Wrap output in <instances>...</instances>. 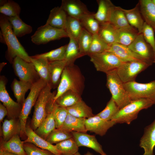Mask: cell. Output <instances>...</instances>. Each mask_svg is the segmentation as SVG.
I'll return each mask as SVG.
<instances>
[{
	"instance_id": "obj_1",
	"label": "cell",
	"mask_w": 155,
	"mask_h": 155,
	"mask_svg": "<svg viewBox=\"0 0 155 155\" xmlns=\"http://www.w3.org/2000/svg\"><path fill=\"white\" fill-rule=\"evenodd\" d=\"M0 27L7 47L5 57L12 63L14 59L18 57L24 60L31 62L30 56L20 44L14 33L8 17L2 14L0 16Z\"/></svg>"
},
{
	"instance_id": "obj_2",
	"label": "cell",
	"mask_w": 155,
	"mask_h": 155,
	"mask_svg": "<svg viewBox=\"0 0 155 155\" xmlns=\"http://www.w3.org/2000/svg\"><path fill=\"white\" fill-rule=\"evenodd\" d=\"M84 87V78L80 68L74 63L67 64L61 74L54 98V102L61 94L68 90L73 91L81 96Z\"/></svg>"
},
{
	"instance_id": "obj_3",
	"label": "cell",
	"mask_w": 155,
	"mask_h": 155,
	"mask_svg": "<svg viewBox=\"0 0 155 155\" xmlns=\"http://www.w3.org/2000/svg\"><path fill=\"white\" fill-rule=\"evenodd\" d=\"M51 85L47 84L42 90L34 105L32 121V128L35 130L52 110L55 106L56 94L51 92Z\"/></svg>"
},
{
	"instance_id": "obj_4",
	"label": "cell",
	"mask_w": 155,
	"mask_h": 155,
	"mask_svg": "<svg viewBox=\"0 0 155 155\" xmlns=\"http://www.w3.org/2000/svg\"><path fill=\"white\" fill-rule=\"evenodd\" d=\"M155 104L154 102L148 98L131 100L128 104L119 109L111 120L117 123L129 124L137 118L139 112Z\"/></svg>"
},
{
	"instance_id": "obj_5",
	"label": "cell",
	"mask_w": 155,
	"mask_h": 155,
	"mask_svg": "<svg viewBox=\"0 0 155 155\" xmlns=\"http://www.w3.org/2000/svg\"><path fill=\"white\" fill-rule=\"evenodd\" d=\"M106 74V86L111 94V98L120 109L131 100L124 88L123 83L118 76L116 69Z\"/></svg>"
},
{
	"instance_id": "obj_6",
	"label": "cell",
	"mask_w": 155,
	"mask_h": 155,
	"mask_svg": "<svg viewBox=\"0 0 155 155\" xmlns=\"http://www.w3.org/2000/svg\"><path fill=\"white\" fill-rule=\"evenodd\" d=\"M47 84L43 80L40 79L33 84L29 93L22 104L19 118L21 126L20 135H25L26 122L32 107L34 106L40 92Z\"/></svg>"
},
{
	"instance_id": "obj_7",
	"label": "cell",
	"mask_w": 155,
	"mask_h": 155,
	"mask_svg": "<svg viewBox=\"0 0 155 155\" xmlns=\"http://www.w3.org/2000/svg\"><path fill=\"white\" fill-rule=\"evenodd\" d=\"M96 70L106 74L116 69L124 62L113 53L106 51L89 56Z\"/></svg>"
},
{
	"instance_id": "obj_8",
	"label": "cell",
	"mask_w": 155,
	"mask_h": 155,
	"mask_svg": "<svg viewBox=\"0 0 155 155\" xmlns=\"http://www.w3.org/2000/svg\"><path fill=\"white\" fill-rule=\"evenodd\" d=\"M123 85L131 100L148 98L155 103V80L146 83L134 81L123 83Z\"/></svg>"
},
{
	"instance_id": "obj_9",
	"label": "cell",
	"mask_w": 155,
	"mask_h": 155,
	"mask_svg": "<svg viewBox=\"0 0 155 155\" xmlns=\"http://www.w3.org/2000/svg\"><path fill=\"white\" fill-rule=\"evenodd\" d=\"M67 37L68 36L64 30L53 27L46 24L39 27L31 37L33 43L39 45Z\"/></svg>"
},
{
	"instance_id": "obj_10",
	"label": "cell",
	"mask_w": 155,
	"mask_h": 155,
	"mask_svg": "<svg viewBox=\"0 0 155 155\" xmlns=\"http://www.w3.org/2000/svg\"><path fill=\"white\" fill-rule=\"evenodd\" d=\"M12 64L15 73L20 80L33 84L40 79L31 62H27L16 57Z\"/></svg>"
},
{
	"instance_id": "obj_11",
	"label": "cell",
	"mask_w": 155,
	"mask_h": 155,
	"mask_svg": "<svg viewBox=\"0 0 155 155\" xmlns=\"http://www.w3.org/2000/svg\"><path fill=\"white\" fill-rule=\"evenodd\" d=\"M150 65L144 62H124L116 69L117 73L123 83L135 81L137 75Z\"/></svg>"
},
{
	"instance_id": "obj_12",
	"label": "cell",
	"mask_w": 155,
	"mask_h": 155,
	"mask_svg": "<svg viewBox=\"0 0 155 155\" xmlns=\"http://www.w3.org/2000/svg\"><path fill=\"white\" fill-rule=\"evenodd\" d=\"M6 80L4 76H0V100L7 110L9 119L19 118L22 105L14 101L10 97L6 89Z\"/></svg>"
},
{
	"instance_id": "obj_13",
	"label": "cell",
	"mask_w": 155,
	"mask_h": 155,
	"mask_svg": "<svg viewBox=\"0 0 155 155\" xmlns=\"http://www.w3.org/2000/svg\"><path fill=\"white\" fill-rule=\"evenodd\" d=\"M128 46L134 52L144 58L151 65L155 63L154 51L144 39L142 33L139 34L133 42Z\"/></svg>"
},
{
	"instance_id": "obj_14",
	"label": "cell",
	"mask_w": 155,
	"mask_h": 155,
	"mask_svg": "<svg viewBox=\"0 0 155 155\" xmlns=\"http://www.w3.org/2000/svg\"><path fill=\"white\" fill-rule=\"evenodd\" d=\"M116 123L114 121L104 120L96 115L86 119L85 125L87 131L100 136L104 135L108 130Z\"/></svg>"
},
{
	"instance_id": "obj_15",
	"label": "cell",
	"mask_w": 155,
	"mask_h": 155,
	"mask_svg": "<svg viewBox=\"0 0 155 155\" xmlns=\"http://www.w3.org/2000/svg\"><path fill=\"white\" fill-rule=\"evenodd\" d=\"M107 51L114 53L124 62L142 61L151 65L145 59L132 51L128 46L118 43H115L110 45Z\"/></svg>"
},
{
	"instance_id": "obj_16",
	"label": "cell",
	"mask_w": 155,
	"mask_h": 155,
	"mask_svg": "<svg viewBox=\"0 0 155 155\" xmlns=\"http://www.w3.org/2000/svg\"><path fill=\"white\" fill-rule=\"evenodd\" d=\"M60 6L68 16L79 20L91 12L86 6L80 0H62Z\"/></svg>"
},
{
	"instance_id": "obj_17",
	"label": "cell",
	"mask_w": 155,
	"mask_h": 155,
	"mask_svg": "<svg viewBox=\"0 0 155 155\" xmlns=\"http://www.w3.org/2000/svg\"><path fill=\"white\" fill-rule=\"evenodd\" d=\"M26 139L23 143H32L37 147L48 150L55 155H62L55 145L48 142L38 135L29 125H26L25 130Z\"/></svg>"
},
{
	"instance_id": "obj_18",
	"label": "cell",
	"mask_w": 155,
	"mask_h": 155,
	"mask_svg": "<svg viewBox=\"0 0 155 155\" xmlns=\"http://www.w3.org/2000/svg\"><path fill=\"white\" fill-rule=\"evenodd\" d=\"M73 137L78 147L84 146L92 149L101 155H107L95 136L86 133L71 132Z\"/></svg>"
},
{
	"instance_id": "obj_19",
	"label": "cell",
	"mask_w": 155,
	"mask_h": 155,
	"mask_svg": "<svg viewBox=\"0 0 155 155\" xmlns=\"http://www.w3.org/2000/svg\"><path fill=\"white\" fill-rule=\"evenodd\" d=\"M140 146L143 149L142 155H154L155 146V119L144 129V134L140 139Z\"/></svg>"
},
{
	"instance_id": "obj_20",
	"label": "cell",
	"mask_w": 155,
	"mask_h": 155,
	"mask_svg": "<svg viewBox=\"0 0 155 155\" xmlns=\"http://www.w3.org/2000/svg\"><path fill=\"white\" fill-rule=\"evenodd\" d=\"M67 16L61 6L55 7L51 10L46 24L53 27L64 30Z\"/></svg>"
},
{
	"instance_id": "obj_21",
	"label": "cell",
	"mask_w": 155,
	"mask_h": 155,
	"mask_svg": "<svg viewBox=\"0 0 155 155\" xmlns=\"http://www.w3.org/2000/svg\"><path fill=\"white\" fill-rule=\"evenodd\" d=\"M127 19L130 26L141 33L145 22L141 14L138 3L133 8L130 9L123 8Z\"/></svg>"
},
{
	"instance_id": "obj_22",
	"label": "cell",
	"mask_w": 155,
	"mask_h": 155,
	"mask_svg": "<svg viewBox=\"0 0 155 155\" xmlns=\"http://www.w3.org/2000/svg\"><path fill=\"white\" fill-rule=\"evenodd\" d=\"M98 9L94 13L96 19L100 24L109 22L112 11L115 7L110 0H97Z\"/></svg>"
},
{
	"instance_id": "obj_23",
	"label": "cell",
	"mask_w": 155,
	"mask_h": 155,
	"mask_svg": "<svg viewBox=\"0 0 155 155\" xmlns=\"http://www.w3.org/2000/svg\"><path fill=\"white\" fill-rule=\"evenodd\" d=\"M140 11L145 22L155 29V5L152 0H140Z\"/></svg>"
},
{
	"instance_id": "obj_24",
	"label": "cell",
	"mask_w": 155,
	"mask_h": 155,
	"mask_svg": "<svg viewBox=\"0 0 155 155\" xmlns=\"http://www.w3.org/2000/svg\"><path fill=\"white\" fill-rule=\"evenodd\" d=\"M3 141H7L16 134L20 135L21 126L19 118L5 119L2 126Z\"/></svg>"
},
{
	"instance_id": "obj_25",
	"label": "cell",
	"mask_w": 155,
	"mask_h": 155,
	"mask_svg": "<svg viewBox=\"0 0 155 155\" xmlns=\"http://www.w3.org/2000/svg\"><path fill=\"white\" fill-rule=\"evenodd\" d=\"M139 34L136 29L131 26L117 29L116 43L128 46Z\"/></svg>"
},
{
	"instance_id": "obj_26",
	"label": "cell",
	"mask_w": 155,
	"mask_h": 155,
	"mask_svg": "<svg viewBox=\"0 0 155 155\" xmlns=\"http://www.w3.org/2000/svg\"><path fill=\"white\" fill-rule=\"evenodd\" d=\"M19 135H15L7 141H3L1 144L0 150L18 155H27L24 148V143L21 141Z\"/></svg>"
},
{
	"instance_id": "obj_27",
	"label": "cell",
	"mask_w": 155,
	"mask_h": 155,
	"mask_svg": "<svg viewBox=\"0 0 155 155\" xmlns=\"http://www.w3.org/2000/svg\"><path fill=\"white\" fill-rule=\"evenodd\" d=\"M86 118L77 117L68 114L61 128L70 132L86 133Z\"/></svg>"
},
{
	"instance_id": "obj_28",
	"label": "cell",
	"mask_w": 155,
	"mask_h": 155,
	"mask_svg": "<svg viewBox=\"0 0 155 155\" xmlns=\"http://www.w3.org/2000/svg\"><path fill=\"white\" fill-rule=\"evenodd\" d=\"M67 64L65 60L49 62V70L52 88L59 84L63 71Z\"/></svg>"
},
{
	"instance_id": "obj_29",
	"label": "cell",
	"mask_w": 155,
	"mask_h": 155,
	"mask_svg": "<svg viewBox=\"0 0 155 155\" xmlns=\"http://www.w3.org/2000/svg\"><path fill=\"white\" fill-rule=\"evenodd\" d=\"M33 84L14 79L11 84V88L17 102L22 105L25 99V94L30 89Z\"/></svg>"
},
{
	"instance_id": "obj_30",
	"label": "cell",
	"mask_w": 155,
	"mask_h": 155,
	"mask_svg": "<svg viewBox=\"0 0 155 155\" xmlns=\"http://www.w3.org/2000/svg\"><path fill=\"white\" fill-rule=\"evenodd\" d=\"M53 109L48 113L44 119L34 131L38 135L45 140L50 133L56 128Z\"/></svg>"
},
{
	"instance_id": "obj_31",
	"label": "cell",
	"mask_w": 155,
	"mask_h": 155,
	"mask_svg": "<svg viewBox=\"0 0 155 155\" xmlns=\"http://www.w3.org/2000/svg\"><path fill=\"white\" fill-rule=\"evenodd\" d=\"M66 108L69 114L77 117L87 119L95 115L91 108L82 100Z\"/></svg>"
},
{
	"instance_id": "obj_32",
	"label": "cell",
	"mask_w": 155,
	"mask_h": 155,
	"mask_svg": "<svg viewBox=\"0 0 155 155\" xmlns=\"http://www.w3.org/2000/svg\"><path fill=\"white\" fill-rule=\"evenodd\" d=\"M30 57L31 62L33 64L40 78L45 81L47 84L51 85L48 67L49 62L45 59L31 56Z\"/></svg>"
},
{
	"instance_id": "obj_33",
	"label": "cell",
	"mask_w": 155,
	"mask_h": 155,
	"mask_svg": "<svg viewBox=\"0 0 155 155\" xmlns=\"http://www.w3.org/2000/svg\"><path fill=\"white\" fill-rule=\"evenodd\" d=\"M13 32L17 37H21L31 33L32 28L31 26L24 23L20 16L8 17Z\"/></svg>"
},
{
	"instance_id": "obj_34",
	"label": "cell",
	"mask_w": 155,
	"mask_h": 155,
	"mask_svg": "<svg viewBox=\"0 0 155 155\" xmlns=\"http://www.w3.org/2000/svg\"><path fill=\"white\" fill-rule=\"evenodd\" d=\"M83 28L79 20L67 16L64 30L68 37L72 38L78 42Z\"/></svg>"
},
{
	"instance_id": "obj_35",
	"label": "cell",
	"mask_w": 155,
	"mask_h": 155,
	"mask_svg": "<svg viewBox=\"0 0 155 155\" xmlns=\"http://www.w3.org/2000/svg\"><path fill=\"white\" fill-rule=\"evenodd\" d=\"M117 29L109 22L100 24L98 34L109 45L116 43Z\"/></svg>"
},
{
	"instance_id": "obj_36",
	"label": "cell",
	"mask_w": 155,
	"mask_h": 155,
	"mask_svg": "<svg viewBox=\"0 0 155 155\" xmlns=\"http://www.w3.org/2000/svg\"><path fill=\"white\" fill-rule=\"evenodd\" d=\"M82 100L81 96L71 90L64 92L55 101L58 106L67 108L71 106Z\"/></svg>"
},
{
	"instance_id": "obj_37",
	"label": "cell",
	"mask_w": 155,
	"mask_h": 155,
	"mask_svg": "<svg viewBox=\"0 0 155 155\" xmlns=\"http://www.w3.org/2000/svg\"><path fill=\"white\" fill-rule=\"evenodd\" d=\"M109 22L117 29L130 26L123 8L115 6L110 17Z\"/></svg>"
},
{
	"instance_id": "obj_38",
	"label": "cell",
	"mask_w": 155,
	"mask_h": 155,
	"mask_svg": "<svg viewBox=\"0 0 155 155\" xmlns=\"http://www.w3.org/2000/svg\"><path fill=\"white\" fill-rule=\"evenodd\" d=\"M21 8L20 5L13 1L1 0L0 13L7 17L20 16Z\"/></svg>"
},
{
	"instance_id": "obj_39",
	"label": "cell",
	"mask_w": 155,
	"mask_h": 155,
	"mask_svg": "<svg viewBox=\"0 0 155 155\" xmlns=\"http://www.w3.org/2000/svg\"><path fill=\"white\" fill-rule=\"evenodd\" d=\"M83 28L93 35L98 34L100 24L91 12L80 20Z\"/></svg>"
},
{
	"instance_id": "obj_40",
	"label": "cell",
	"mask_w": 155,
	"mask_h": 155,
	"mask_svg": "<svg viewBox=\"0 0 155 155\" xmlns=\"http://www.w3.org/2000/svg\"><path fill=\"white\" fill-rule=\"evenodd\" d=\"M69 38V42L65 51V59L67 61V64L74 63L77 59L82 57L80 52L78 41L72 38Z\"/></svg>"
},
{
	"instance_id": "obj_41",
	"label": "cell",
	"mask_w": 155,
	"mask_h": 155,
	"mask_svg": "<svg viewBox=\"0 0 155 155\" xmlns=\"http://www.w3.org/2000/svg\"><path fill=\"white\" fill-rule=\"evenodd\" d=\"M67 44L60 47L48 52L37 54L31 57L45 59L49 62L65 60V52Z\"/></svg>"
},
{
	"instance_id": "obj_42",
	"label": "cell",
	"mask_w": 155,
	"mask_h": 155,
	"mask_svg": "<svg viewBox=\"0 0 155 155\" xmlns=\"http://www.w3.org/2000/svg\"><path fill=\"white\" fill-rule=\"evenodd\" d=\"M55 146L62 155H75L78 152L79 147L73 137L57 143Z\"/></svg>"
},
{
	"instance_id": "obj_43",
	"label": "cell",
	"mask_w": 155,
	"mask_h": 155,
	"mask_svg": "<svg viewBox=\"0 0 155 155\" xmlns=\"http://www.w3.org/2000/svg\"><path fill=\"white\" fill-rule=\"evenodd\" d=\"M110 45L106 43L98 34L93 35L87 55L89 56L107 51Z\"/></svg>"
},
{
	"instance_id": "obj_44",
	"label": "cell",
	"mask_w": 155,
	"mask_h": 155,
	"mask_svg": "<svg viewBox=\"0 0 155 155\" xmlns=\"http://www.w3.org/2000/svg\"><path fill=\"white\" fill-rule=\"evenodd\" d=\"M72 137L71 132L61 128H56L50 133L46 140L51 144H57Z\"/></svg>"
},
{
	"instance_id": "obj_45",
	"label": "cell",
	"mask_w": 155,
	"mask_h": 155,
	"mask_svg": "<svg viewBox=\"0 0 155 155\" xmlns=\"http://www.w3.org/2000/svg\"><path fill=\"white\" fill-rule=\"evenodd\" d=\"M93 35L83 28L78 40L80 52L82 56L88 55L92 42Z\"/></svg>"
},
{
	"instance_id": "obj_46",
	"label": "cell",
	"mask_w": 155,
	"mask_h": 155,
	"mask_svg": "<svg viewBox=\"0 0 155 155\" xmlns=\"http://www.w3.org/2000/svg\"><path fill=\"white\" fill-rule=\"evenodd\" d=\"M119 110V107L111 98L105 108L96 115L104 120L110 121Z\"/></svg>"
},
{
	"instance_id": "obj_47",
	"label": "cell",
	"mask_w": 155,
	"mask_h": 155,
	"mask_svg": "<svg viewBox=\"0 0 155 155\" xmlns=\"http://www.w3.org/2000/svg\"><path fill=\"white\" fill-rule=\"evenodd\" d=\"M68 114L66 108L57 106L55 104L53 115L56 128H60L61 127Z\"/></svg>"
},
{
	"instance_id": "obj_48",
	"label": "cell",
	"mask_w": 155,
	"mask_h": 155,
	"mask_svg": "<svg viewBox=\"0 0 155 155\" xmlns=\"http://www.w3.org/2000/svg\"><path fill=\"white\" fill-rule=\"evenodd\" d=\"M154 29L145 22L141 33L147 42L152 48L155 57V38Z\"/></svg>"
},
{
	"instance_id": "obj_49",
	"label": "cell",
	"mask_w": 155,
	"mask_h": 155,
	"mask_svg": "<svg viewBox=\"0 0 155 155\" xmlns=\"http://www.w3.org/2000/svg\"><path fill=\"white\" fill-rule=\"evenodd\" d=\"M24 150L27 155H55L50 152L38 148L30 143H24Z\"/></svg>"
},
{
	"instance_id": "obj_50",
	"label": "cell",
	"mask_w": 155,
	"mask_h": 155,
	"mask_svg": "<svg viewBox=\"0 0 155 155\" xmlns=\"http://www.w3.org/2000/svg\"><path fill=\"white\" fill-rule=\"evenodd\" d=\"M8 115V111L5 106L1 103H0V122L3 120L5 117Z\"/></svg>"
},
{
	"instance_id": "obj_51",
	"label": "cell",
	"mask_w": 155,
	"mask_h": 155,
	"mask_svg": "<svg viewBox=\"0 0 155 155\" xmlns=\"http://www.w3.org/2000/svg\"><path fill=\"white\" fill-rule=\"evenodd\" d=\"M0 155H18L11 152L0 150Z\"/></svg>"
},
{
	"instance_id": "obj_52",
	"label": "cell",
	"mask_w": 155,
	"mask_h": 155,
	"mask_svg": "<svg viewBox=\"0 0 155 155\" xmlns=\"http://www.w3.org/2000/svg\"><path fill=\"white\" fill-rule=\"evenodd\" d=\"M0 37L1 42V43H3L4 44H5V40L4 39V38L1 31L0 32Z\"/></svg>"
},
{
	"instance_id": "obj_53",
	"label": "cell",
	"mask_w": 155,
	"mask_h": 155,
	"mask_svg": "<svg viewBox=\"0 0 155 155\" xmlns=\"http://www.w3.org/2000/svg\"><path fill=\"white\" fill-rule=\"evenodd\" d=\"M84 155H94L92 153L90 152L89 151L87 152L86 153L84 154Z\"/></svg>"
},
{
	"instance_id": "obj_54",
	"label": "cell",
	"mask_w": 155,
	"mask_h": 155,
	"mask_svg": "<svg viewBox=\"0 0 155 155\" xmlns=\"http://www.w3.org/2000/svg\"><path fill=\"white\" fill-rule=\"evenodd\" d=\"M75 155H81L79 152H78L77 153L75 154Z\"/></svg>"
},
{
	"instance_id": "obj_55",
	"label": "cell",
	"mask_w": 155,
	"mask_h": 155,
	"mask_svg": "<svg viewBox=\"0 0 155 155\" xmlns=\"http://www.w3.org/2000/svg\"><path fill=\"white\" fill-rule=\"evenodd\" d=\"M152 1L155 5V0H152Z\"/></svg>"
},
{
	"instance_id": "obj_56",
	"label": "cell",
	"mask_w": 155,
	"mask_h": 155,
	"mask_svg": "<svg viewBox=\"0 0 155 155\" xmlns=\"http://www.w3.org/2000/svg\"><path fill=\"white\" fill-rule=\"evenodd\" d=\"M155 31V29L154 30Z\"/></svg>"
}]
</instances>
